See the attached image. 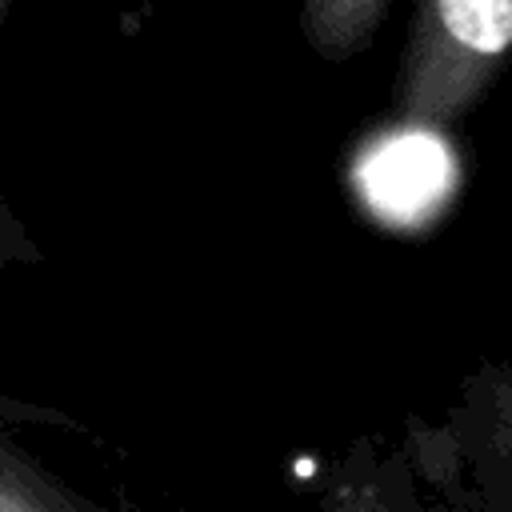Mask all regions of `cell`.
<instances>
[{"label": "cell", "mask_w": 512, "mask_h": 512, "mask_svg": "<svg viewBox=\"0 0 512 512\" xmlns=\"http://www.w3.org/2000/svg\"><path fill=\"white\" fill-rule=\"evenodd\" d=\"M44 412V404L0 392V512H140L128 500L108 504L80 492L36 452L32 432Z\"/></svg>", "instance_id": "cell-3"}, {"label": "cell", "mask_w": 512, "mask_h": 512, "mask_svg": "<svg viewBox=\"0 0 512 512\" xmlns=\"http://www.w3.org/2000/svg\"><path fill=\"white\" fill-rule=\"evenodd\" d=\"M512 60V0H416L388 112L408 128H456Z\"/></svg>", "instance_id": "cell-1"}, {"label": "cell", "mask_w": 512, "mask_h": 512, "mask_svg": "<svg viewBox=\"0 0 512 512\" xmlns=\"http://www.w3.org/2000/svg\"><path fill=\"white\" fill-rule=\"evenodd\" d=\"M396 0H300V36L324 64H344L372 48Z\"/></svg>", "instance_id": "cell-4"}, {"label": "cell", "mask_w": 512, "mask_h": 512, "mask_svg": "<svg viewBox=\"0 0 512 512\" xmlns=\"http://www.w3.org/2000/svg\"><path fill=\"white\" fill-rule=\"evenodd\" d=\"M440 512H512V360L476 368L440 420L400 436Z\"/></svg>", "instance_id": "cell-2"}, {"label": "cell", "mask_w": 512, "mask_h": 512, "mask_svg": "<svg viewBox=\"0 0 512 512\" xmlns=\"http://www.w3.org/2000/svg\"><path fill=\"white\" fill-rule=\"evenodd\" d=\"M44 264V248L24 224V216L0 196V280L16 268H36Z\"/></svg>", "instance_id": "cell-5"}, {"label": "cell", "mask_w": 512, "mask_h": 512, "mask_svg": "<svg viewBox=\"0 0 512 512\" xmlns=\"http://www.w3.org/2000/svg\"><path fill=\"white\" fill-rule=\"evenodd\" d=\"M12 4H16V0H0V28H4L8 16H12Z\"/></svg>", "instance_id": "cell-6"}]
</instances>
